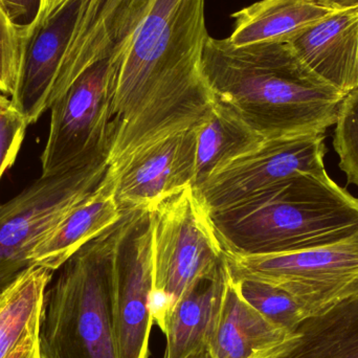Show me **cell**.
I'll return each mask as SVG.
<instances>
[{
  "label": "cell",
  "mask_w": 358,
  "mask_h": 358,
  "mask_svg": "<svg viewBox=\"0 0 358 358\" xmlns=\"http://www.w3.org/2000/svg\"><path fill=\"white\" fill-rule=\"evenodd\" d=\"M204 0H152L120 69L105 178L115 183L140 153L201 125L216 99L202 71Z\"/></svg>",
  "instance_id": "6da1fadb"
},
{
  "label": "cell",
  "mask_w": 358,
  "mask_h": 358,
  "mask_svg": "<svg viewBox=\"0 0 358 358\" xmlns=\"http://www.w3.org/2000/svg\"><path fill=\"white\" fill-rule=\"evenodd\" d=\"M201 66L217 102L265 140L325 134L347 96L310 71L288 42L237 48L208 36Z\"/></svg>",
  "instance_id": "7a4b0ae2"
},
{
  "label": "cell",
  "mask_w": 358,
  "mask_h": 358,
  "mask_svg": "<svg viewBox=\"0 0 358 358\" xmlns=\"http://www.w3.org/2000/svg\"><path fill=\"white\" fill-rule=\"evenodd\" d=\"M225 252L273 255L358 236V199L327 173H303L275 189L210 213Z\"/></svg>",
  "instance_id": "3957f363"
},
{
  "label": "cell",
  "mask_w": 358,
  "mask_h": 358,
  "mask_svg": "<svg viewBox=\"0 0 358 358\" xmlns=\"http://www.w3.org/2000/svg\"><path fill=\"white\" fill-rule=\"evenodd\" d=\"M119 222L82 246L50 282L40 320L41 358H119L111 310Z\"/></svg>",
  "instance_id": "277c9868"
},
{
  "label": "cell",
  "mask_w": 358,
  "mask_h": 358,
  "mask_svg": "<svg viewBox=\"0 0 358 358\" xmlns=\"http://www.w3.org/2000/svg\"><path fill=\"white\" fill-rule=\"evenodd\" d=\"M152 313L161 328L179 300L198 282L224 267V250L210 212L194 185L150 212Z\"/></svg>",
  "instance_id": "5b68a950"
},
{
  "label": "cell",
  "mask_w": 358,
  "mask_h": 358,
  "mask_svg": "<svg viewBox=\"0 0 358 358\" xmlns=\"http://www.w3.org/2000/svg\"><path fill=\"white\" fill-rule=\"evenodd\" d=\"M231 279L277 286L300 305L307 319L358 298V236L324 248L273 255L224 252Z\"/></svg>",
  "instance_id": "8992f818"
},
{
  "label": "cell",
  "mask_w": 358,
  "mask_h": 358,
  "mask_svg": "<svg viewBox=\"0 0 358 358\" xmlns=\"http://www.w3.org/2000/svg\"><path fill=\"white\" fill-rule=\"evenodd\" d=\"M106 163L40 176L0 204V294L29 267L38 244L100 185Z\"/></svg>",
  "instance_id": "52a82bcc"
},
{
  "label": "cell",
  "mask_w": 358,
  "mask_h": 358,
  "mask_svg": "<svg viewBox=\"0 0 358 358\" xmlns=\"http://www.w3.org/2000/svg\"><path fill=\"white\" fill-rule=\"evenodd\" d=\"M150 212L123 210L113 252L111 310L119 358H148L155 325Z\"/></svg>",
  "instance_id": "ba28073f"
},
{
  "label": "cell",
  "mask_w": 358,
  "mask_h": 358,
  "mask_svg": "<svg viewBox=\"0 0 358 358\" xmlns=\"http://www.w3.org/2000/svg\"><path fill=\"white\" fill-rule=\"evenodd\" d=\"M324 141L325 134L268 138L194 187L208 212L214 213L266 193L299 174L327 173Z\"/></svg>",
  "instance_id": "9c48e42d"
},
{
  "label": "cell",
  "mask_w": 358,
  "mask_h": 358,
  "mask_svg": "<svg viewBox=\"0 0 358 358\" xmlns=\"http://www.w3.org/2000/svg\"><path fill=\"white\" fill-rule=\"evenodd\" d=\"M90 2L64 0L50 14L41 15L23 38L20 78L10 101L27 125L50 109L59 69Z\"/></svg>",
  "instance_id": "30bf717a"
},
{
  "label": "cell",
  "mask_w": 358,
  "mask_h": 358,
  "mask_svg": "<svg viewBox=\"0 0 358 358\" xmlns=\"http://www.w3.org/2000/svg\"><path fill=\"white\" fill-rule=\"evenodd\" d=\"M197 127L178 132L134 157L115 181L122 210L151 212L194 185Z\"/></svg>",
  "instance_id": "8fae6325"
},
{
  "label": "cell",
  "mask_w": 358,
  "mask_h": 358,
  "mask_svg": "<svg viewBox=\"0 0 358 358\" xmlns=\"http://www.w3.org/2000/svg\"><path fill=\"white\" fill-rule=\"evenodd\" d=\"M358 8L338 10L288 43L317 77L348 94L358 86Z\"/></svg>",
  "instance_id": "7c38bea8"
},
{
  "label": "cell",
  "mask_w": 358,
  "mask_h": 358,
  "mask_svg": "<svg viewBox=\"0 0 358 358\" xmlns=\"http://www.w3.org/2000/svg\"><path fill=\"white\" fill-rule=\"evenodd\" d=\"M294 334L271 323L248 304L229 273L220 313L208 345L210 357L271 358Z\"/></svg>",
  "instance_id": "4fadbf2b"
},
{
  "label": "cell",
  "mask_w": 358,
  "mask_h": 358,
  "mask_svg": "<svg viewBox=\"0 0 358 358\" xmlns=\"http://www.w3.org/2000/svg\"><path fill=\"white\" fill-rule=\"evenodd\" d=\"M123 217L115 185L104 178L98 187L71 210L38 244L31 263L56 271L82 246L117 224Z\"/></svg>",
  "instance_id": "5bb4252c"
},
{
  "label": "cell",
  "mask_w": 358,
  "mask_h": 358,
  "mask_svg": "<svg viewBox=\"0 0 358 358\" xmlns=\"http://www.w3.org/2000/svg\"><path fill=\"white\" fill-rule=\"evenodd\" d=\"M227 277L225 264L215 277L198 282L178 301L159 328L167 342L164 358H187L208 349Z\"/></svg>",
  "instance_id": "9a60e30c"
},
{
  "label": "cell",
  "mask_w": 358,
  "mask_h": 358,
  "mask_svg": "<svg viewBox=\"0 0 358 358\" xmlns=\"http://www.w3.org/2000/svg\"><path fill=\"white\" fill-rule=\"evenodd\" d=\"M319 0H261L233 14L234 46L289 42L336 12Z\"/></svg>",
  "instance_id": "2e32d148"
},
{
  "label": "cell",
  "mask_w": 358,
  "mask_h": 358,
  "mask_svg": "<svg viewBox=\"0 0 358 358\" xmlns=\"http://www.w3.org/2000/svg\"><path fill=\"white\" fill-rule=\"evenodd\" d=\"M271 358H358V298L305 320Z\"/></svg>",
  "instance_id": "e0dca14e"
},
{
  "label": "cell",
  "mask_w": 358,
  "mask_h": 358,
  "mask_svg": "<svg viewBox=\"0 0 358 358\" xmlns=\"http://www.w3.org/2000/svg\"><path fill=\"white\" fill-rule=\"evenodd\" d=\"M264 141L237 113L216 101L212 113L197 127L194 187L225 164L258 148Z\"/></svg>",
  "instance_id": "ac0fdd59"
},
{
  "label": "cell",
  "mask_w": 358,
  "mask_h": 358,
  "mask_svg": "<svg viewBox=\"0 0 358 358\" xmlns=\"http://www.w3.org/2000/svg\"><path fill=\"white\" fill-rule=\"evenodd\" d=\"M48 267H29L3 292L0 303V358H6L41 315L45 292L54 277Z\"/></svg>",
  "instance_id": "d6986e66"
},
{
  "label": "cell",
  "mask_w": 358,
  "mask_h": 358,
  "mask_svg": "<svg viewBox=\"0 0 358 358\" xmlns=\"http://www.w3.org/2000/svg\"><path fill=\"white\" fill-rule=\"evenodd\" d=\"M233 281L244 300L271 323L289 332H296L307 319L300 305L285 290L257 280Z\"/></svg>",
  "instance_id": "ffe728a7"
},
{
  "label": "cell",
  "mask_w": 358,
  "mask_h": 358,
  "mask_svg": "<svg viewBox=\"0 0 358 358\" xmlns=\"http://www.w3.org/2000/svg\"><path fill=\"white\" fill-rule=\"evenodd\" d=\"M334 146L349 182L358 187V86L343 101L336 123Z\"/></svg>",
  "instance_id": "44dd1931"
},
{
  "label": "cell",
  "mask_w": 358,
  "mask_h": 358,
  "mask_svg": "<svg viewBox=\"0 0 358 358\" xmlns=\"http://www.w3.org/2000/svg\"><path fill=\"white\" fill-rule=\"evenodd\" d=\"M23 38L0 6V92L10 98L20 78Z\"/></svg>",
  "instance_id": "7402d4cb"
},
{
  "label": "cell",
  "mask_w": 358,
  "mask_h": 358,
  "mask_svg": "<svg viewBox=\"0 0 358 358\" xmlns=\"http://www.w3.org/2000/svg\"><path fill=\"white\" fill-rule=\"evenodd\" d=\"M27 123L8 99L0 106V178L14 164L24 140Z\"/></svg>",
  "instance_id": "603a6c76"
},
{
  "label": "cell",
  "mask_w": 358,
  "mask_h": 358,
  "mask_svg": "<svg viewBox=\"0 0 358 358\" xmlns=\"http://www.w3.org/2000/svg\"><path fill=\"white\" fill-rule=\"evenodd\" d=\"M0 6L24 37L39 19L43 0H0Z\"/></svg>",
  "instance_id": "cb8c5ba5"
},
{
  "label": "cell",
  "mask_w": 358,
  "mask_h": 358,
  "mask_svg": "<svg viewBox=\"0 0 358 358\" xmlns=\"http://www.w3.org/2000/svg\"><path fill=\"white\" fill-rule=\"evenodd\" d=\"M41 315H38L20 342L6 358H41L39 346V329Z\"/></svg>",
  "instance_id": "d4e9b609"
},
{
  "label": "cell",
  "mask_w": 358,
  "mask_h": 358,
  "mask_svg": "<svg viewBox=\"0 0 358 358\" xmlns=\"http://www.w3.org/2000/svg\"><path fill=\"white\" fill-rule=\"evenodd\" d=\"M319 1L336 10L358 8V0H319Z\"/></svg>",
  "instance_id": "484cf974"
},
{
  "label": "cell",
  "mask_w": 358,
  "mask_h": 358,
  "mask_svg": "<svg viewBox=\"0 0 358 358\" xmlns=\"http://www.w3.org/2000/svg\"><path fill=\"white\" fill-rule=\"evenodd\" d=\"M64 0H43V6H42L41 15L50 14L52 10H54L59 4L62 3Z\"/></svg>",
  "instance_id": "4316f807"
},
{
  "label": "cell",
  "mask_w": 358,
  "mask_h": 358,
  "mask_svg": "<svg viewBox=\"0 0 358 358\" xmlns=\"http://www.w3.org/2000/svg\"><path fill=\"white\" fill-rule=\"evenodd\" d=\"M187 358H212L210 357V353H208V349L206 350L200 351V352L195 353V355H191Z\"/></svg>",
  "instance_id": "83f0119b"
},
{
  "label": "cell",
  "mask_w": 358,
  "mask_h": 358,
  "mask_svg": "<svg viewBox=\"0 0 358 358\" xmlns=\"http://www.w3.org/2000/svg\"><path fill=\"white\" fill-rule=\"evenodd\" d=\"M6 100H8V98H6V96H2V94H0V106H1V105L3 104Z\"/></svg>",
  "instance_id": "f1b7e54d"
},
{
  "label": "cell",
  "mask_w": 358,
  "mask_h": 358,
  "mask_svg": "<svg viewBox=\"0 0 358 358\" xmlns=\"http://www.w3.org/2000/svg\"><path fill=\"white\" fill-rule=\"evenodd\" d=\"M357 73H358V41H357Z\"/></svg>",
  "instance_id": "f546056e"
},
{
  "label": "cell",
  "mask_w": 358,
  "mask_h": 358,
  "mask_svg": "<svg viewBox=\"0 0 358 358\" xmlns=\"http://www.w3.org/2000/svg\"><path fill=\"white\" fill-rule=\"evenodd\" d=\"M3 292H2V294H0V303H1L2 296H3Z\"/></svg>",
  "instance_id": "4dcf8cb0"
}]
</instances>
